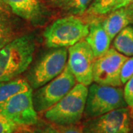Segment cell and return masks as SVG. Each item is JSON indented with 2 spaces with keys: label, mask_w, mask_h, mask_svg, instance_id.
<instances>
[{
  "label": "cell",
  "mask_w": 133,
  "mask_h": 133,
  "mask_svg": "<svg viewBox=\"0 0 133 133\" xmlns=\"http://www.w3.org/2000/svg\"><path fill=\"white\" fill-rule=\"evenodd\" d=\"M36 50L32 34L16 37L0 49V81L17 78L25 72L33 61Z\"/></svg>",
  "instance_id": "1"
},
{
  "label": "cell",
  "mask_w": 133,
  "mask_h": 133,
  "mask_svg": "<svg viewBox=\"0 0 133 133\" xmlns=\"http://www.w3.org/2000/svg\"><path fill=\"white\" fill-rule=\"evenodd\" d=\"M66 48H52L36 62L26 76L33 90H36L55 78L65 68L67 63Z\"/></svg>",
  "instance_id": "5"
},
{
  "label": "cell",
  "mask_w": 133,
  "mask_h": 133,
  "mask_svg": "<svg viewBox=\"0 0 133 133\" xmlns=\"http://www.w3.org/2000/svg\"><path fill=\"white\" fill-rule=\"evenodd\" d=\"M124 95L128 107L133 109V76L125 84Z\"/></svg>",
  "instance_id": "21"
},
{
  "label": "cell",
  "mask_w": 133,
  "mask_h": 133,
  "mask_svg": "<svg viewBox=\"0 0 133 133\" xmlns=\"http://www.w3.org/2000/svg\"><path fill=\"white\" fill-rule=\"evenodd\" d=\"M36 128L33 129L34 133H61L57 128H56L52 124L46 123H39L36 125Z\"/></svg>",
  "instance_id": "22"
},
{
  "label": "cell",
  "mask_w": 133,
  "mask_h": 133,
  "mask_svg": "<svg viewBox=\"0 0 133 133\" xmlns=\"http://www.w3.org/2000/svg\"><path fill=\"white\" fill-rule=\"evenodd\" d=\"M0 113L21 127L38 124V112L33 103V89L18 93L0 107Z\"/></svg>",
  "instance_id": "8"
},
{
  "label": "cell",
  "mask_w": 133,
  "mask_h": 133,
  "mask_svg": "<svg viewBox=\"0 0 133 133\" xmlns=\"http://www.w3.org/2000/svg\"><path fill=\"white\" fill-rule=\"evenodd\" d=\"M133 76V56L124 62L122 66L121 73V79L122 84H125L126 82Z\"/></svg>",
  "instance_id": "20"
},
{
  "label": "cell",
  "mask_w": 133,
  "mask_h": 133,
  "mask_svg": "<svg viewBox=\"0 0 133 133\" xmlns=\"http://www.w3.org/2000/svg\"><path fill=\"white\" fill-rule=\"evenodd\" d=\"M128 57L114 48L96 58L93 64V81L98 84L121 87V73L124 62Z\"/></svg>",
  "instance_id": "9"
},
{
  "label": "cell",
  "mask_w": 133,
  "mask_h": 133,
  "mask_svg": "<svg viewBox=\"0 0 133 133\" xmlns=\"http://www.w3.org/2000/svg\"><path fill=\"white\" fill-rule=\"evenodd\" d=\"M102 22L103 20L100 19H93L89 24V33L85 38L95 58L102 56L109 50L112 41L105 30Z\"/></svg>",
  "instance_id": "12"
},
{
  "label": "cell",
  "mask_w": 133,
  "mask_h": 133,
  "mask_svg": "<svg viewBox=\"0 0 133 133\" xmlns=\"http://www.w3.org/2000/svg\"><path fill=\"white\" fill-rule=\"evenodd\" d=\"M116 0H94L90 5L87 13L90 15L101 16L112 11Z\"/></svg>",
  "instance_id": "17"
},
{
  "label": "cell",
  "mask_w": 133,
  "mask_h": 133,
  "mask_svg": "<svg viewBox=\"0 0 133 133\" xmlns=\"http://www.w3.org/2000/svg\"><path fill=\"white\" fill-rule=\"evenodd\" d=\"M127 107L124 90L121 87L93 83L88 88L84 116L86 119L92 118Z\"/></svg>",
  "instance_id": "4"
},
{
  "label": "cell",
  "mask_w": 133,
  "mask_h": 133,
  "mask_svg": "<svg viewBox=\"0 0 133 133\" xmlns=\"http://www.w3.org/2000/svg\"><path fill=\"white\" fill-rule=\"evenodd\" d=\"M50 1L56 6L62 8H66V9L72 2V0H50Z\"/></svg>",
  "instance_id": "24"
},
{
  "label": "cell",
  "mask_w": 133,
  "mask_h": 133,
  "mask_svg": "<svg viewBox=\"0 0 133 133\" xmlns=\"http://www.w3.org/2000/svg\"><path fill=\"white\" fill-rule=\"evenodd\" d=\"M84 133H133V109L122 107L83 123Z\"/></svg>",
  "instance_id": "7"
},
{
  "label": "cell",
  "mask_w": 133,
  "mask_h": 133,
  "mask_svg": "<svg viewBox=\"0 0 133 133\" xmlns=\"http://www.w3.org/2000/svg\"><path fill=\"white\" fill-rule=\"evenodd\" d=\"M76 80L67 64L55 78L33 92V103L36 111L44 112L64 98L76 85Z\"/></svg>",
  "instance_id": "6"
},
{
  "label": "cell",
  "mask_w": 133,
  "mask_h": 133,
  "mask_svg": "<svg viewBox=\"0 0 133 133\" xmlns=\"http://www.w3.org/2000/svg\"><path fill=\"white\" fill-rule=\"evenodd\" d=\"M56 128L61 133H84L82 129H79L74 125L70 126H57Z\"/></svg>",
  "instance_id": "23"
},
{
  "label": "cell",
  "mask_w": 133,
  "mask_h": 133,
  "mask_svg": "<svg viewBox=\"0 0 133 133\" xmlns=\"http://www.w3.org/2000/svg\"><path fill=\"white\" fill-rule=\"evenodd\" d=\"M32 89L24 78H15L8 81H0V107L15 95Z\"/></svg>",
  "instance_id": "14"
},
{
  "label": "cell",
  "mask_w": 133,
  "mask_h": 133,
  "mask_svg": "<svg viewBox=\"0 0 133 133\" xmlns=\"http://www.w3.org/2000/svg\"><path fill=\"white\" fill-rule=\"evenodd\" d=\"M87 86L78 83L57 104L44 112V118L56 126L78 124L84 116Z\"/></svg>",
  "instance_id": "2"
},
{
  "label": "cell",
  "mask_w": 133,
  "mask_h": 133,
  "mask_svg": "<svg viewBox=\"0 0 133 133\" xmlns=\"http://www.w3.org/2000/svg\"><path fill=\"white\" fill-rule=\"evenodd\" d=\"M133 2V0H116L115 3L114 7L112 10V11L115 10L124 8L129 5Z\"/></svg>",
  "instance_id": "25"
},
{
  "label": "cell",
  "mask_w": 133,
  "mask_h": 133,
  "mask_svg": "<svg viewBox=\"0 0 133 133\" xmlns=\"http://www.w3.org/2000/svg\"><path fill=\"white\" fill-rule=\"evenodd\" d=\"M89 24L73 15L56 20L45 29L44 37L49 48H69L87 37Z\"/></svg>",
  "instance_id": "3"
},
{
  "label": "cell",
  "mask_w": 133,
  "mask_h": 133,
  "mask_svg": "<svg viewBox=\"0 0 133 133\" xmlns=\"http://www.w3.org/2000/svg\"><path fill=\"white\" fill-rule=\"evenodd\" d=\"M112 46L115 50L124 56H133V25L127 26L116 35Z\"/></svg>",
  "instance_id": "15"
},
{
  "label": "cell",
  "mask_w": 133,
  "mask_h": 133,
  "mask_svg": "<svg viewBox=\"0 0 133 133\" xmlns=\"http://www.w3.org/2000/svg\"><path fill=\"white\" fill-rule=\"evenodd\" d=\"M11 12L32 24L42 22L44 10L41 0H1Z\"/></svg>",
  "instance_id": "11"
},
{
  "label": "cell",
  "mask_w": 133,
  "mask_h": 133,
  "mask_svg": "<svg viewBox=\"0 0 133 133\" xmlns=\"http://www.w3.org/2000/svg\"><path fill=\"white\" fill-rule=\"evenodd\" d=\"M95 59L92 50L86 40L69 47L66 64L78 83L85 86L92 84Z\"/></svg>",
  "instance_id": "10"
},
{
  "label": "cell",
  "mask_w": 133,
  "mask_h": 133,
  "mask_svg": "<svg viewBox=\"0 0 133 133\" xmlns=\"http://www.w3.org/2000/svg\"><path fill=\"white\" fill-rule=\"evenodd\" d=\"M131 5V6H132V7H133V2H132V3H131V4H130V5Z\"/></svg>",
  "instance_id": "27"
},
{
  "label": "cell",
  "mask_w": 133,
  "mask_h": 133,
  "mask_svg": "<svg viewBox=\"0 0 133 133\" xmlns=\"http://www.w3.org/2000/svg\"><path fill=\"white\" fill-rule=\"evenodd\" d=\"M103 26L111 40L127 26L133 24V7H127L111 11L103 22Z\"/></svg>",
  "instance_id": "13"
},
{
  "label": "cell",
  "mask_w": 133,
  "mask_h": 133,
  "mask_svg": "<svg viewBox=\"0 0 133 133\" xmlns=\"http://www.w3.org/2000/svg\"><path fill=\"white\" fill-rule=\"evenodd\" d=\"M22 128L0 113V133H19Z\"/></svg>",
  "instance_id": "18"
},
{
  "label": "cell",
  "mask_w": 133,
  "mask_h": 133,
  "mask_svg": "<svg viewBox=\"0 0 133 133\" xmlns=\"http://www.w3.org/2000/svg\"><path fill=\"white\" fill-rule=\"evenodd\" d=\"M14 24L8 15L0 9V49L16 38Z\"/></svg>",
  "instance_id": "16"
},
{
  "label": "cell",
  "mask_w": 133,
  "mask_h": 133,
  "mask_svg": "<svg viewBox=\"0 0 133 133\" xmlns=\"http://www.w3.org/2000/svg\"><path fill=\"white\" fill-rule=\"evenodd\" d=\"M92 0H72L67 10L74 15H81L85 12Z\"/></svg>",
  "instance_id": "19"
},
{
  "label": "cell",
  "mask_w": 133,
  "mask_h": 133,
  "mask_svg": "<svg viewBox=\"0 0 133 133\" xmlns=\"http://www.w3.org/2000/svg\"><path fill=\"white\" fill-rule=\"evenodd\" d=\"M19 133H34L33 130H30V129H28L26 127H23V128L21 129V130L19 131Z\"/></svg>",
  "instance_id": "26"
}]
</instances>
